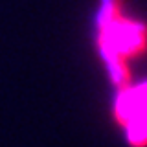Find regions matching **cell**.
<instances>
[{
	"instance_id": "1",
	"label": "cell",
	"mask_w": 147,
	"mask_h": 147,
	"mask_svg": "<svg viewBox=\"0 0 147 147\" xmlns=\"http://www.w3.org/2000/svg\"><path fill=\"white\" fill-rule=\"evenodd\" d=\"M94 46L114 86L131 83L129 63L147 53V22L129 17L123 0H98L94 11Z\"/></svg>"
},
{
	"instance_id": "2",
	"label": "cell",
	"mask_w": 147,
	"mask_h": 147,
	"mask_svg": "<svg viewBox=\"0 0 147 147\" xmlns=\"http://www.w3.org/2000/svg\"><path fill=\"white\" fill-rule=\"evenodd\" d=\"M112 116L132 147H147V81L118 88Z\"/></svg>"
}]
</instances>
